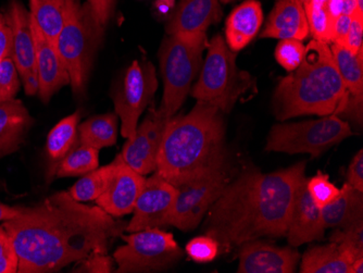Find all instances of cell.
Returning a JSON list of instances; mask_svg holds the SVG:
<instances>
[{"label":"cell","mask_w":363,"mask_h":273,"mask_svg":"<svg viewBox=\"0 0 363 273\" xmlns=\"http://www.w3.org/2000/svg\"><path fill=\"white\" fill-rule=\"evenodd\" d=\"M277 1H279V0H277ZM296 1H298V3L303 4V6H306L309 3L310 0H296Z\"/></svg>","instance_id":"obj_48"},{"label":"cell","mask_w":363,"mask_h":273,"mask_svg":"<svg viewBox=\"0 0 363 273\" xmlns=\"http://www.w3.org/2000/svg\"><path fill=\"white\" fill-rule=\"evenodd\" d=\"M230 181V172L226 167L175 186L177 193L170 225L184 232L195 230Z\"/></svg>","instance_id":"obj_11"},{"label":"cell","mask_w":363,"mask_h":273,"mask_svg":"<svg viewBox=\"0 0 363 273\" xmlns=\"http://www.w3.org/2000/svg\"><path fill=\"white\" fill-rule=\"evenodd\" d=\"M105 30L94 17L86 3L65 1V17L56 48L70 77L73 93L81 96L86 89L91 66Z\"/></svg>","instance_id":"obj_6"},{"label":"cell","mask_w":363,"mask_h":273,"mask_svg":"<svg viewBox=\"0 0 363 273\" xmlns=\"http://www.w3.org/2000/svg\"><path fill=\"white\" fill-rule=\"evenodd\" d=\"M344 47H346L352 54L357 55L363 50V17L354 14L352 18L350 30H348L347 38L345 42Z\"/></svg>","instance_id":"obj_39"},{"label":"cell","mask_w":363,"mask_h":273,"mask_svg":"<svg viewBox=\"0 0 363 273\" xmlns=\"http://www.w3.org/2000/svg\"><path fill=\"white\" fill-rule=\"evenodd\" d=\"M324 228L342 229L363 220V191L345 183L333 201L321 208Z\"/></svg>","instance_id":"obj_24"},{"label":"cell","mask_w":363,"mask_h":273,"mask_svg":"<svg viewBox=\"0 0 363 273\" xmlns=\"http://www.w3.org/2000/svg\"><path fill=\"white\" fill-rule=\"evenodd\" d=\"M301 254L294 247H277L259 240L240 245L238 272L293 273L301 262Z\"/></svg>","instance_id":"obj_15"},{"label":"cell","mask_w":363,"mask_h":273,"mask_svg":"<svg viewBox=\"0 0 363 273\" xmlns=\"http://www.w3.org/2000/svg\"><path fill=\"white\" fill-rule=\"evenodd\" d=\"M79 145L101 150L113 146L118 138V115L96 116L82 123L77 128Z\"/></svg>","instance_id":"obj_29"},{"label":"cell","mask_w":363,"mask_h":273,"mask_svg":"<svg viewBox=\"0 0 363 273\" xmlns=\"http://www.w3.org/2000/svg\"><path fill=\"white\" fill-rule=\"evenodd\" d=\"M3 227L18 256V272L49 273L91 252L107 254L126 223L61 191L34 207L23 208Z\"/></svg>","instance_id":"obj_1"},{"label":"cell","mask_w":363,"mask_h":273,"mask_svg":"<svg viewBox=\"0 0 363 273\" xmlns=\"http://www.w3.org/2000/svg\"><path fill=\"white\" fill-rule=\"evenodd\" d=\"M262 22L261 4L258 0H246L226 20V44L233 52H240L254 40Z\"/></svg>","instance_id":"obj_21"},{"label":"cell","mask_w":363,"mask_h":273,"mask_svg":"<svg viewBox=\"0 0 363 273\" xmlns=\"http://www.w3.org/2000/svg\"><path fill=\"white\" fill-rule=\"evenodd\" d=\"M305 11L313 40L332 44L334 24L342 14V0H310Z\"/></svg>","instance_id":"obj_26"},{"label":"cell","mask_w":363,"mask_h":273,"mask_svg":"<svg viewBox=\"0 0 363 273\" xmlns=\"http://www.w3.org/2000/svg\"><path fill=\"white\" fill-rule=\"evenodd\" d=\"M175 7V0H156L154 4L155 11L159 18L170 17Z\"/></svg>","instance_id":"obj_44"},{"label":"cell","mask_w":363,"mask_h":273,"mask_svg":"<svg viewBox=\"0 0 363 273\" xmlns=\"http://www.w3.org/2000/svg\"><path fill=\"white\" fill-rule=\"evenodd\" d=\"M32 124L21 101H0V158L19 150Z\"/></svg>","instance_id":"obj_22"},{"label":"cell","mask_w":363,"mask_h":273,"mask_svg":"<svg viewBox=\"0 0 363 273\" xmlns=\"http://www.w3.org/2000/svg\"><path fill=\"white\" fill-rule=\"evenodd\" d=\"M219 243L211 236L203 235L193 238L187 243L189 256L196 262H210L219 255Z\"/></svg>","instance_id":"obj_36"},{"label":"cell","mask_w":363,"mask_h":273,"mask_svg":"<svg viewBox=\"0 0 363 273\" xmlns=\"http://www.w3.org/2000/svg\"><path fill=\"white\" fill-rule=\"evenodd\" d=\"M358 191H363V150L357 152L347 171V182Z\"/></svg>","instance_id":"obj_41"},{"label":"cell","mask_w":363,"mask_h":273,"mask_svg":"<svg viewBox=\"0 0 363 273\" xmlns=\"http://www.w3.org/2000/svg\"><path fill=\"white\" fill-rule=\"evenodd\" d=\"M158 89L156 69L148 60H134L118 81L113 93L116 113L121 119L126 140L135 136L138 119Z\"/></svg>","instance_id":"obj_10"},{"label":"cell","mask_w":363,"mask_h":273,"mask_svg":"<svg viewBox=\"0 0 363 273\" xmlns=\"http://www.w3.org/2000/svg\"><path fill=\"white\" fill-rule=\"evenodd\" d=\"M307 189L311 199L320 208L325 207L340 194V189L330 181L328 174L321 171L313 178L307 179Z\"/></svg>","instance_id":"obj_34"},{"label":"cell","mask_w":363,"mask_h":273,"mask_svg":"<svg viewBox=\"0 0 363 273\" xmlns=\"http://www.w3.org/2000/svg\"><path fill=\"white\" fill-rule=\"evenodd\" d=\"M116 3L117 0H86V4L91 8L94 17L104 30L113 16Z\"/></svg>","instance_id":"obj_40"},{"label":"cell","mask_w":363,"mask_h":273,"mask_svg":"<svg viewBox=\"0 0 363 273\" xmlns=\"http://www.w3.org/2000/svg\"><path fill=\"white\" fill-rule=\"evenodd\" d=\"M8 24L11 28V58L16 63L21 79L36 71V48L33 35L30 11L18 0H12L8 7Z\"/></svg>","instance_id":"obj_17"},{"label":"cell","mask_w":363,"mask_h":273,"mask_svg":"<svg viewBox=\"0 0 363 273\" xmlns=\"http://www.w3.org/2000/svg\"><path fill=\"white\" fill-rule=\"evenodd\" d=\"M330 242L340 244L350 250L356 258H361L363 257V220L342 229H335L331 234Z\"/></svg>","instance_id":"obj_33"},{"label":"cell","mask_w":363,"mask_h":273,"mask_svg":"<svg viewBox=\"0 0 363 273\" xmlns=\"http://www.w3.org/2000/svg\"><path fill=\"white\" fill-rule=\"evenodd\" d=\"M32 26L36 48V71L40 82L38 95L44 103H48L58 89L70 84V77L56 46L43 35L33 21Z\"/></svg>","instance_id":"obj_19"},{"label":"cell","mask_w":363,"mask_h":273,"mask_svg":"<svg viewBox=\"0 0 363 273\" xmlns=\"http://www.w3.org/2000/svg\"><path fill=\"white\" fill-rule=\"evenodd\" d=\"M19 71L11 57L0 61V101L14 99L20 89Z\"/></svg>","instance_id":"obj_35"},{"label":"cell","mask_w":363,"mask_h":273,"mask_svg":"<svg viewBox=\"0 0 363 273\" xmlns=\"http://www.w3.org/2000/svg\"><path fill=\"white\" fill-rule=\"evenodd\" d=\"M352 134L350 123L336 115L311 121L277 124L271 128L266 150L309 154L311 158H318Z\"/></svg>","instance_id":"obj_8"},{"label":"cell","mask_w":363,"mask_h":273,"mask_svg":"<svg viewBox=\"0 0 363 273\" xmlns=\"http://www.w3.org/2000/svg\"><path fill=\"white\" fill-rule=\"evenodd\" d=\"M356 12V0H342V14L354 16Z\"/></svg>","instance_id":"obj_46"},{"label":"cell","mask_w":363,"mask_h":273,"mask_svg":"<svg viewBox=\"0 0 363 273\" xmlns=\"http://www.w3.org/2000/svg\"><path fill=\"white\" fill-rule=\"evenodd\" d=\"M18 272V256L9 234L0 227V273Z\"/></svg>","instance_id":"obj_37"},{"label":"cell","mask_w":363,"mask_h":273,"mask_svg":"<svg viewBox=\"0 0 363 273\" xmlns=\"http://www.w3.org/2000/svg\"><path fill=\"white\" fill-rule=\"evenodd\" d=\"M220 0H181L168 19L167 35L205 34L222 19Z\"/></svg>","instance_id":"obj_16"},{"label":"cell","mask_w":363,"mask_h":273,"mask_svg":"<svg viewBox=\"0 0 363 273\" xmlns=\"http://www.w3.org/2000/svg\"><path fill=\"white\" fill-rule=\"evenodd\" d=\"M224 113L197 101L185 116H173L167 126L156 172L174 186L228 166Z\"/></svg>","instance_id":"obj_3"},{"label":"cell","mask_w":363,"mask_h":273,"mask_svg":"<svg viewBox=\"0 0 363 273\" xmlns=\"http://www.w3.org/2000/svg\"><path fill=\"white\" fill-rule=\"evenodd\" d=\"M65 1L67 0H30L33 23L55 46L65 23Z\"/></svg>","instance_id":"obj_27"},{"label":"cell","mask_w":363,"mask_h":273,"mask_svg":"<svg viewBox=\"0 0 363 273\" xmlns=\"http://www.w3.org/2000/svg\"><path fill=\"white\" fill-rule=\"evenodd\" d=\"M236 58L238 54L228 46L225 38L221 34L214 36L208 43L201 77L191 89L194 99L211 104L228 115L238 101L256 93V79L238 68Z\"/></svg>","instance_id":"obj_5"},{"label":"cell","mask_w":363,"mask_h":273,"mask_svg":"<svg viewBox=\"0 0 363 273\" xmlns=\"http://www.w3.org/2000/svg\"><path fill=\"white\" fill-rule=\"evenodd\" d=\"M358 260L340 244L312 246L303 254L301 273H352V264Z\"/></svg>","instance_id":"obj_23"},{"label":"cell","mask_w":363,"mask_h":273,"mask_svg":"<svg viewBox=\"0 0 363 273\" xmlns=\"http://www.w3.org/2000/svg\"><path fill=\"white\" fill-rule=\"evenodd\" d=\"M207 35H167L159 50L163 96L158 111L172 118L191 93V83L203 65Z\"/></svg>","instance_id":"obj_7"},{"label":"cell","mask_w":363,"mask_h":273,"mask_svg":"<svg viewBox=\"0 0 363 273\" xmlns=\"http://www.w3.org/2000/svg\"><path fill=\"white\" fill-rule=\"evenodd\" d=\"M306 46L303 40L286 38L281 40L275 50V59L277 62L285 69L291 72L301 66V61L305 57Z\"/></svg>","instance_id":"obj_32"},{"label":"cell","mask_w":363,"mask_h":273,"mask_svg":"<svg viewBox=\"0 0 363 273\" xmlns=\"http://www.w3.org/2000/svg\"><path fill=\"white\" fill-rule=\"evenodd\" d=\"M12 34L5 14L0 13V61L11 56Z\"/></svg>","instance_id":"obj_42"},{"label":"cell","mask_w":363,"mask_h":273,"mask_svg":"<svg viewBox=\"0 0 363 273\" xmlns=\"http://www.w3.org/2000/svg\"><path fill=\"white\" fill-rule=\"evenodd\" d=\"M177 193V187L164 180L159 173H154L146 179L134 206L133 218L126 224L125 231L133 233L169 227Z\"/></svg>","instance_id":"obj_12"},{"label":"cell","mask_w":363,"mask_h":273,"mask_svg":"<svg viewBox=\"0 0 363 273\" xmlns=\"http://www.w3.org/2000/svg\"><path fill=\"white\" fill-rule=\"evenodd\" d=\"M309 34L305 6L296 0H279L261 32V38L303 40Z\"/></svg>","instance_id":"obj_20"},{"label":"cell","mask_w":363,"mask_h":273,"mask_svg":"<svg viewBox=\"0 0 363 273\" xmlns=\"http://www.w3.org/2000/svg\"><path fill=\"white\" fill-rule=\"evenodd\" d=\"M81 264L75 268V272L109 273L113 271V260L103 252H91Z\"/></svg>","instance_id":"obj_38"},{"label":"cell","mask_w":363,"mask_h":273,"mask_svg":"<svg viewBox=\"0 0 363 273\" xmlns=\"http://www.w3.org/2000/svg\"><path fill=\"white\" fill-rule=\"evenodd\" d=\"M113 167L112 162L107 166L86 173L69 191L72 199L77 201H96L107 189Z\"/></svg>","instance_id":"obj_31"},{"label":"cell","mask_w":363,"mask_h":273,"mask_svg":"<svg viewBox=\"0 0 363 273\" xmlns=\"http://www.w3.org/2000/svg\"><path fill=\"white\" fill-rule=\"evenodd\" d=\"M363 272V257L354 260L352 264V273H362Z\"/></svg>","instance_id":"obj_47"},{"label":"cell","mask_w":363,"mask_h":273,"mask_svg":"<svg viewBox=\"0 0 363 273\" xmlns=\"http://www.w3.org/2000/svg\"><path fill=\"white\" fill-rule=\"evenodd\" d=\"M305 179L306 162L271 173L245 171L212 204L203 232L224 248L263 236H286L296 195Z\"/></svg>","instance_id":"obj_2"},{"label":"cell","mask_w":363,"mask_h":273,"mask_svg":"<svg viewBox=\"0 0 363 273\" xmlns=\"http://www.w3.org/2000/svg\"><path fill=\"white\" fill-rule=\"evenodd\" d=\"M23 211V207H11L0 203V221H8L19 216Z\"/></svg>","instance_id":"obj_45"},{"label":"cell","mask_w":363,"mask_h":273,"mask_svg":"<svg viewBox=\"0 0 363 273\" xmlns=\"http://www.w3.org/2000/svg\"><path fill=\"white\" fill-rule=\"evenodd\" d=\"M331 50L350 99L363 101V50L354 55L338 44H331Z\"/></svg>","instance_id":"obj_28"},{"label":"cell","mask_w":363,"mask_h":273,"mask_svg":"<svg viewBox=\"0 0 363 273\" xmlns=\"http://www.w3.org/2000/svg\"><path fill=\"white\" fill-rule=\"evenodd\" d=\"M348 99L331 46L313 40L306 46L301 66L279 81L272 108L279 121L310 115L340 117Z\"/></svg>","instance_id":"obj_4"},{"label":"cell","mask_w":363,"mask_h":273,"mask_svg":"<svg viewBox=\"0 0 363 273\" xmlns=\"http://www.w3.org/2000/svg\"><path fill=\"white\" fill-rule=\"evenodd\" d=\"M109 184L103 194L96 199V204L112 217H122L133 213L146 179L128 166L121 155L114 159Z\"/></svg>","instance_id":"obj_14"},{"label":"cell","mask_w":363,"mask_h":273,"mask_svg":"<svg viewBox=\"0 0 363 273\" xmlns=\"http://www.w3.org/2000/svg\"><path fill=\"white\" fill-rule=\"evenodd\" d=\"M352 16H346V14H340V17L337 18L335 24H334L332 44L344 46L346 38H347L350 23H352Z\"/></svg>","instance_id":"obj_43"},{"label":"cell","mask_w":363,"mask_h":273,"mask_svg":"<svg viewBox=\"0 0 363 273\" xmlns=\"http://www.w3.org/2000/svg\"><path fill=\"white\" fill-rule=\"evenodd\" d=\"M79 111L74 112L56 124L47 138L46 152L49 160V177H55L62 159L79 143Z\"/></svg>","instance_id":"obj_25"},{"label":"cell","mask_w":363,"mask_h":273,"mask_svg":"<svg viewBox=\"0 0 363 273\" xmlns=\"http://www.w3.org/2000/svg\"><path fill=\"white\" fill-rule=\"evenodd\" d=\"M323 219L321 208L310 196L307 189V178L299 186L293 213L287 229V240L291 247H298L303 244L310 243L313 240H320L324 238Z\"/></svg>","instance_id":"obj_18"},{"label":"cell","mask_w":363,"mask_h":273,"mask_svg":"<svg viewBox=\"0 0 363 273\" xmlns=\"http://www.w3.org/2000/svg\"><path fill=\"white\" fill-rule=\"evenodd\" d=\"M98 152L99 150L95 148L79 145L77 143V145L62 159L55 175L58 178H65L84 175L95 170L99 166Z\"/></svg>","instance_id":"obj_30"},{"label":"cell","mask_w":363,"mask_h":273,"mask_svg":"<svg viewBox=\"0 0 363 273\" xmlns=\"http://www.w3.org/2000/svg\"><path fill=\"white\" fill-rule=\"evenodd\" d=\"M232 1H235V0H220V3L223 4H230L232 3Z\"/></svg>","instance_id":"obj_49"},{"label":"cell","mask_w":363,"mask_h":273,"mask_svg":"<svg viewBox=\"0 0 363 273\" xmlns=\"http://www.w3.org/2000/svg\"><path fill=\"white\" fill-rule=\"evenodd\" d=\"M121 238L125 245L113 254L116 272H160L172 268L183 257L172 233L160 229L143 230Z\"/></svg>","instance_id":"obj_9"},{"label":"cell","mask_w":363,"mask_h":273,"mask_svg":"<svg viewBox=\"0 0 363 273\" xmlns=\"http://www.w3.org/2000/svg\"><path fill=\"white\" fill-rule=\"evenodd\" d=\"M170 119L161 115L158 109L150 108L144 121L138 126L135 136L125 143L120 154L123 162L142 175L156 171L161 143Z\"/></svg>","instance_id":"obj_13"}]
</instances>
